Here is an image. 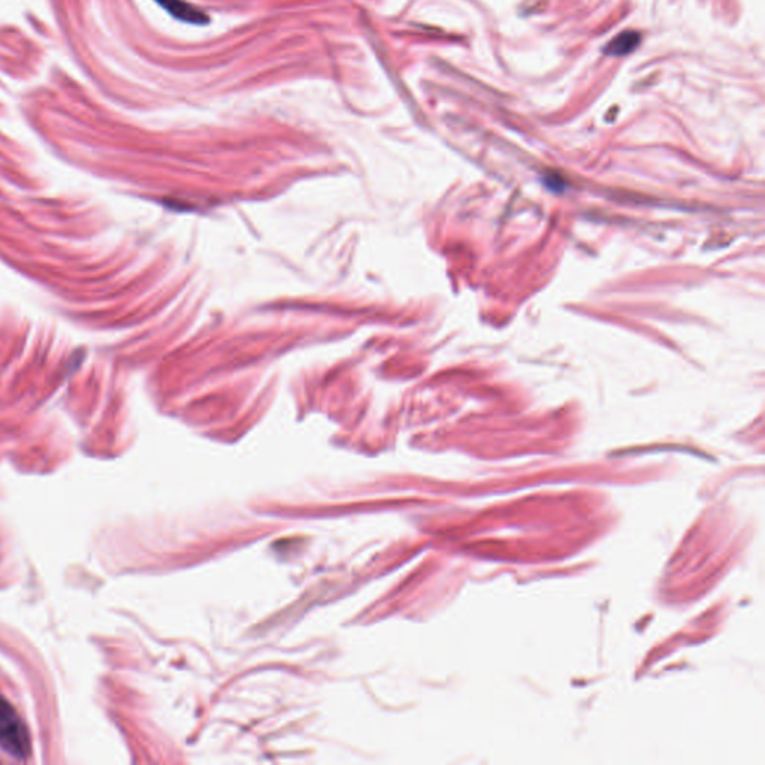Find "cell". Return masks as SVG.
Returning <instances> with one entry per match:
<instances>
[{
  "label": "cell",
  "instance_id": "3",
  "mask_svg": "<svg viewBox=\"0 0 765 765\" xmlns=\"http://www.w3.org/2000/svg\"><path fill=\"white\" fill-rule=\"evenodd\" d=\"M641 35L634 30H627V32L619 33L615 39L609 42L604 47V53L609 54L612 57L628 56L633 53L634 50L640 45Z\"/></svg>",
  "mask_w": 765,
  "mask_h": 765
},
{
  "label": "cell",
  "instance_id": "2",
  "mask_svg": "<svg viewBox=\"0 0 765 765\" xmlns=\"http://www.w3.org/2000/svg\"><path fill=\"white\" fill-rule=\"evenodd\" d=\"M166 12L177 18V20L184 21V23L190 24H207L210 21V17L205 14L202 9L196 8V6L190 5V3L184 2V0H156Z\"/></svg>",
  "mask_w": 765,
  "mask_h": 765
},
{
  "label": "cell",
  "instance_id": "1",
  "mask_svg": "<svg viewBox=\"0 0 765 765\" xmlns=\"http://www.w3.org/2000/svg\"><path fill=\"white\" fill-rule=\"evenodd\" d=\"M0 749L17 761L27 760L30 755L26 724L3 695H0Z\"/></svg>",
  "mask_w": 765,
  "mask_h": 765
}]
</instances>
